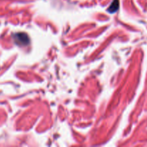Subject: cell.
Instances as JSON below:
<instances>
[{"mask_svg":"<svg viewBox=\"0 0 147 147\" xmlns=\"http://www.w3.org/2000/svg\"><path fill=\"white\" fill-rule=\"evenodd\" d=\"M24 34H17L16 35V37H17V40H20V42L22 43V44H27V41H28V37H27V35L24 36V37H23V36H24Z\"/></svg>","mask_w":147,"mask_h":147,"instance_id":"7a4b0ae2","label":"cell"},{"mask_svg":"<svg viewBox=\"0 0 147 147\" xmlns=\"http://www.w3.org/2000/svg\"><path fill=\"white\" fill-rule=\"evenodd\" d=\"M119 0H114L113 2L111 3L110 7L108 9V11L110 13H114L119 9Z\"/></svg>","mask_w":147,"mask_h":147,"instance_id":"6da1fadb","label":"cell"}]
</instances>
